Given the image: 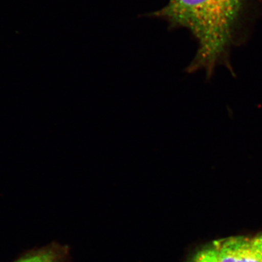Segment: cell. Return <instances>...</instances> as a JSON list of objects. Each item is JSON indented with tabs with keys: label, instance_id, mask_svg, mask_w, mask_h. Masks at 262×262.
Returning <instances> with one entry per match:
<instances>
[{
	"label": "cell",
	"instance_id": "obj_1",
	"mask_svg": "<svg viewBox=\"0 0 262 262\" xmlns=\"http://www.w3.org/2000/svg\"><path fill=\"white\" fill-rule=\"evenodd\" d=\"M258 0H168L151 13L171 27L187 29L198 42L188 73L203 70L206 80L215 69L225 67L235 77L231 62L234 48L247 41Z\"/></svg>",
	"mask_w": 262,
	"mask_h": 262
},
{
	"label": "cell",
	"instance_id": "obj_2",
	"mask_svg": "<svg viewBox=\"0 0 262 262\" xmlns=\"http://www.w3.org/2000/svg\"><path fill=\"white\" fill-rule=\"evenodd\" d=\"M218 262H262V234L216 241Z\"/></svg>",
	"mask_w": 262,
	"mask_h": 262
},
{
	"label": "cell",
	"instance_id": "obj_3",
	"mask_svg": "<svg viewBox=\"0 0 262 262\" xmlns=\"http://www.w3.org/2000/svg\"><path fill=\"white\" fill-rule=\"evenodd\" d=\"M60 256L58 251L53 249L44 250L20 258L15 262H59Z\"/></svg>",
	"mask_w": 262,
	"mask_h": 262
},
{
	"label": "cell",
	"instance_id": "obj_4",
	"mask_svg": "<svg viewBox=\"0 0 262 262\" xmlns=\"http://www.w3.org/2000/svg\"><path fill=\"white\" fill-rule=\"evenodd\" d=\"M187 262H218V252L215 242L211 246L202 248L194 253Z\"/></svg>",
	"mask_w": 262,
	"mask_h": 262
}]
</instances>
